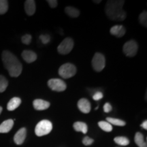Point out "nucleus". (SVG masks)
Wrapping results in <instances>:
<instances>
[{
  "label": "nucleus",
  "instance_id": "26",
  "mask_svg": "<svg viewBox=\"0 0 147 147\" xmlns=\"http://www.w3.org/2000/svg\"><path fill=\"white\" fill-rule=\"evenodd\" d=\"M32 36H31V35L26 34V35H25V36H23V37H22L21 41L23 44H25V45H28L31 43V42H32Z\"/></svg>",
  "mask_w": 147,
  "mask_h": 147
},
{
  "label": "nucleus",
  "instance_id": "8",
  "mask_svg": "<svg viewBox=\"0 0 147 147\" xmlns=\"http://www.w3.org/2000/svg\"><path fill=\"white\" fill-rule=\"evenodd\" d=\"M48 86L54 91L61 92L66 89L67 85L63 80L59 78H52L48 81Z\"/></svg>",
  "mask_w": 147,
  "mask_h": 147
},
{
  "label": "nucleus",
  "instance_id": "11",
  "mask_svg": "<svg viewBox=\"0 0 147 147\" xmlns=\"http://www.w3.org/2000/svg\"><path fill=\"white\" fill-rule=\"evenodd\" d=\"M51 104L47 101L41 100V99H37L33 102L34 109L36 110H45L50 107Z\"/></svg>",
  "mask_w": 147,
  "mask_h": 147
},
{
  "label": "nucleus",
  "instance_id": "4",
  "mask_svg": "<svg viewBox=\"0 0 147 147\" xmlns=\"http://www.w3.org/2000/svg\"><path fill=\"white\" fill-rule=\"evenodd\" d=\"M76 73V67L73 64L67 63L62 65L59 69V74L63 78L67 79L75 76Z\"/></svg>",
  "mask_w": 147,
  "mask_h": 147
},
{
  "label": "nucleus",
  "instance_id": "14",
  "mask_svg": "<svg viewBox=\"0 0 147 147\" xmlns=\"http://www.w3.org/2000/svg\"><path fill=\"white\" fill-rule=\"evenodd\" d=\"M110 34L117 38H121L125 34L126 30L123 25H115L110 28Z\"/></svg>",
  "mask_w": 147,
  "mask_h": 147
},
{
  "label": "nucleus",
  "instance_id": "23",
  "mask_svg": "<svg viewBox=\"0 0 147 147\" xmlns=\"http://www.w3.org/2000/svg\"><path fill=\"white\" fill-rule=\"evenodd\" d=\"M115 142L121 146H127L129 144V140L127 138L124 136H118L115 138Z\"/></svg>",
  "mask_w": 147,
  "mask_h": 147
},
{
  "label": "nucleus",
  "instance_id": "13",
  "mask_svg": "<svg viewBox=\"0 0 147 147\" xmlns=\"http://www.w3.org/2000/svg\"><path fill=\"white\" fill-rule=\"evenodd\" d=\"M24 7H25V12L28 16L34 15L35 12H36V2L34 0H27V1H25Z\"/></svg>",
  "mask_w": 147,
  "mask_h": 147
},
{
  "label": "nucleus",
  "instance_id": "1",
  "mask_svg": "<svg viewBox=\"0 0 147 147\" xmlns=\"http://www.w3.org/2000/svg\"><path fill=\"white\" fill-rule=\"evenodd\" d=\"M3 65L11 77H18L23 70V65L18 58L8 51H3L1 54Z\"/></svg>",
  "mask_w": 147,
  "mask_h": 147
},
{
  "label": "nucleus",
  "instance_id": "2",
  "mask_svg": "<svg viewBox=\"0 0 147 147\" xmlns=\"http://www.w3.org/2000/svg\"><path fill=\"white\" fill-rule=\"evenodd\" d=\"M125 1L122 0H110L106 3L105 12L106 16L112 21H123L126 18V12L123 9Z\"/></svg>",
  "mask_w": 147,
  "mask_h": 147
},
{
  "label": "nucleus",
  "instance_id": "21",
  "mask_svg": "<svg viewBox=\"0 0 147 147\" xmlns=\"http://www.w3.org/2000/svg\"><path fill=\"white\" fill-rule=\"evenodd\" d=\"M98 125L102 130L106 132H110L113 131V127L112 125L108 123L107 121H100L98 123Z\"/></svg>",
  "mask_w": 147,
  "mask_h": 147
},
{
  "label": "nucleus",
  "instance_id": "19",
  "mask_svg": "<svg viewBox=\"0 0 147 147\" xmlns=\"http://www.w3.org/2000/svg\"><path fill=\"white\" fill-rule=\"evenodd\" d=\"M65 12L67 15L72 18H76L80 15V11L76 8L67 6L65 8Z\"/></svg>",
  "mask_w": 147,
  "mask_h": 147
},
{
  "label": "nucleus",
  "instance_id": "33",
  "mask_svg": "<svg viewBox=\"0 0 147 147\" xmlns=\"http://www.w3.org/2000/svg\"><path fill=\"white\" fill-rule=\"evenodd\" d=\"M101 0H99V1H93V2H94L95 3H100L101 2Z\"/></svg>",
  "mask_w": 147,
  "mask_h": 147
},
{
  "label": "nucleus",
  "instance_id": "6",
  "mask_svg": "<svg viewBox=\"0 0 147 147\" xmlns=\"http://www.w3.org/2000/svg\"><path fill=\"white\" fill-rule=\"evenodd\" d=\"M74 42L70 38H66L57 47V51L61 55H67L73 49Z\"/></svg>",
  "mask_w": 147,
  "mask_h": 147
},
{
  "label": "nucleus",
  "instance_id": "9",
  "mask_svg": "<svg viewBox=\"0 0 147 147\" xmlns=\"http://www.w3.org/2000/svg\"><path fill=\"white\" fill-rule=\"evenodd\" d=\"M77 106H78V109L80 110L82 113L88 114L90 113V111H91V103H90V102L87 100V99H80V100H78Z\"/></svg>",
  "mask_w": 147,
  "mask_h": 147
},
{
  "label": "nucleus",
  "instance_id": "10",
  "mask_svg": "<svg viewBox=\"0 0 147 147\" xmlns=\"http://www.w3.org/2000/svg\"><path fill=\"white\" fill-rule=\"evenodd\" d=\"M27 130L25 127L21 128L16 132L14 137V141L17 145H21L23 144L26 138Z\"/></svg>",
  "mask_w": 147,
  "mask_h": 147
},
{
  "label": "nucleus",
  "instance_id": "3",
  "mask_svg": "<svg viewBox=\"0 0 147 147\" xmlns=\"http://www.w3.org/2000/svg\"><path fill=\"white\" fill-rule=\"evenodd\" d=\"M53 129V124L49 120H42L40 121L35 128V133L38 136H43L47 135Z\"/></svg>",
  "mask_w": 147,
  "mask_h": 147
},
{
  "label": "nucleus",
  "instance_id": "18",
  "mask_svg": "<svg viewBox=\"0 0 147 147\" xmlns=\"http://www.w3.org/2000/svg\"><path fill=\"white\" fill-rule=\"evenodd\" d=\"M135 140L136 144H137L138 146L139 147H147L146 142L144 141V136L142 134L140 133V132H137L135 135Z\"/></svg>",
  "mask_w": 147,
  "mask_h": 147
},
{
  "label": "nucleus",
  "instance_id": "15",
  "mask_svg": "<svg viewBox=\"0 0 147 147\" xmlns=\"http://www.w3.org/2000/svg\"><path fill=\"white\" fill-rule=\"evenodd\" d=\"M14 121L12 119H8V120L3 121L2 123L0 125V133H8L12 129Z\"/></svg>",
  "mask_w": 147,
  "mask_h": 147
},
{
  "label": "nucleus",
  "instance_id": "5",
  "mask_svg": "<svg viewBox=\"0 0 147 147\" xmlns=\"http://www.w3.org/2000/svg\"><path fill=\"white\" fill-rule=\"evenodd\" d=\"M106 65V59L104 55L100 53H96L92 59V66L95 71H101Z\"/></svg>",
  "mask_w": 147,
  "mask_h": 147
},
{
  "label": "nucleus",
  "instance_id": "12",
  "mask_svg": "<svg viewBox=\"0 0 147 147\" xmlns=\"http://www.w3.org/2000/svg\"><path fill=\"white\" fill-rule=\"evenodd\" d=\"M21 56L25 61L27 63H31L34 62L37 59V55L34 51L29 50H25L22 53Z\"/></svg>",
  "mask_w": 147,
  "mask_h": 147
},
{
  "label": "nucleus",
  "instance_id": "22",
  "mask_svg": "<svg viewBox=\"0 0 147 147\" xmlns=\"http://www.w3.org/2000/svg\"><path fill=\"white\" fill-rule=\"evenodd\" d=\"M8 86V81L5 76L0 75V93H3L6 90Z\"/></svg>",
  "mask_w": 147,
  "mask_h": 147
},
{
  "label": "nucleus",
  "instance_id": "17",
  "mask_svg": "<svg viewBox=\"0 0 147 147\" xmlns=\"http://www.w3.org/2000/svg\"><path fill=\"white\" fill-rule=\"evenodd\" d=\"M73 127L74 129L76 131H81L83 134H87V132L88 131L87 125L85 123L78 121V122H76L74 123Z\"/></svg>",
  "mask_w": 147,
  "mask_h": 147
},
{
  "label": "nucleus",
  "instance_id": "24",
  "mask_svg": "<svg viewBox=\"0 0 147 147\" xmlns=\"http://www.w3.org/2000/svg\"><path fill=\"white\" fill-rule=\"evenodd\" d=\"M8 10V1L6 0H0V15L6 13Z\"/></svg>",
  "mask_w": 147,
  "mask_h": 147
},
{
  "label": "nucleus",
  "instance_id": "7",
  "mask_svg": "<svg viewBox=\"0 0 147 147\" xmlns=\"http://www.w3.org/2000/svg\"><path fill=\"white\" fill-rule=\"evenodd\" d=\"M138 45L135 40H129L127 42L123 48L124 54L127 57H129L135 56L138 52Z\"/></svg>",
  "mask_w": 147,
  "mask_h": 147
},
{
  "label": "nucleus",
  "instance_id": "20",
  "mask_svg": "<svg viewBox=\"0 0 147 147\" xmlns=\"http://www.w3.org/2000/svg\"><path fill=\"white\" fill-rule=\"evenodd\" d=\"M106 121L108 123H109L110 124L115 125L117 126H125L126 124V123L124 121L121 120V119H119L112 118V117H108V118H106Z\"/></svg>",
  "mask_w": 147,
  "mask_h": 147
},
{
  "label": "nucleus",
  "instance_id": "27",
  "mask_svg": "<svg viewBox=\"0 0 147 147\" xmlns=\"http://www.w3.org/2000/svg\"><path fill=\"white\" fill-rule=\"evenodd\" d=\"M40 39L44 45H47L51 40V37L49 35H41L40 36Z\"/></svg>",
  "mask_w": 147,
  "mask_h": 147
},
{
  "label": "nucleus",
  "instance_id": "16",
  "mask_svg": "<svg viewBox=\"0 0 147 147\" xmlns=\"http://www.w3.org/2000/svg\"><path fill=\"white\" fill-rule=\"evenodd\" d=\"M21 98L17 97H14L9 101L8 104H7V109H8L9 111H13V110L16 109L18 106L21 105Z\"/></svg>",
  "mask_w": 147,
  "mask_h": 147
},
{
  "label": "nucleus",
  "instance_id": "29",
  "mask_svg": "<svg viewBox=\"0 0 147 147\" xmlns=\"http://www.w3.org/2000/svg\"><path fill=\"white\" fill-rule=\"evenodd\" d=\"M103 98V93L101 91H97L93 95V99L95 101H98Z\"/></svg>",
  "mask_w": 147,
  "mask_h": 147
},
{
  "label": "nucleus",
  "instance_id": "34",
  "mask_svg": "<svg viewBox=\"0 0 147 147\" xmlns=\"http://www.w3.org/2000/svg\"><path fill=\"white\" fill-rule=\"evenodd\" d=\"M2 110H3L2 107H1V106H0V114H1V112H2Z\"/></svg>",
  "mask_w": 147,
  "mask_h": 147
},
{
  "label": "nucleus",
  "instance_id": "32",
  "mask_svg": "<svg viewBox=\"0 0 147 147\" xmlns=\"http://www.w3.org/2000/svg\"><path fill=\"white\" fill-rule=\"evenodd\" d=\"M141 127H142L143 129H147V121H144V122L141 124Z\"/></svg>",
  "mask_w": 147,
  "mask_h": 147
},
{
  "label": "nucleus",
  "instance_id": "28",
  "mask_svg": "<svg viewBox=\"0 0 147 147\" xmlns=\"http://www.w3.org/2000/svg\"><path fill=\"white\" fill-rule=\"evenodd\" d=\"M93 142H94L93 139H92L91 138L88 136L84 137L83 140H82V143H83L84 145H86V146H89V145L93 144Z\"/></svg>",
  "mask_w": 147,
  "mask_h": 147
},
{
  "label": "nucleus",
  "instance_id": "31",
  "mask_svg": "<svg viewBox=\"0 0 147 147\" xmlns=\"http://www.w3.org/2000/svg\"><path fill=\"white\" fill-rule=\"evenodd\" d=\"M113 110V107H112V106L110 105V103H106L105 104H104V111L106 113H108L109 112L111 111V110Z\"/></svg>",
  "mask_w": 147,
  "mask_h": 147
},
{
  "label": "nucleus",
  "instance_id": "35",
  "mask_svg": "<svg viewBox=\"0 0 147 147\" xmlns=\"http://www.w3.org/2000/svg\"><path fill=\"white\" fill-rule=\"evenodd\" d=\"M97 109H98V106H97V107L95 108V110H97Z\"/></svg>",
  "mask_w": 147,
  "mask_h": 147
},
{
  "label": "nucleus",
  "instance_id": "30",
  "mask_svg": "<svg viewBox=\"0 0 147 147\" xmlns=\"http://www.w3.org/2000/svg\"><path fill=\"white\" fill-rule=\"evenodd\" d=\"M47 2L51 8H55L58 5V1L57 0H47Z\"/></svg>",
  "mask_w": 147,
  "mask_h": 147
},
{
  "label": "nucleus",
  "instance_id": "25",
  "mask_svg": "<svg viewBox=\"0 0 147 147\" xmlns=\"http://www.w3.org/2000/svg\"><path fill=\"white\" fill-rule=\"evenodd\" d=\"M139 21L142 26L145 27H147V12L146 10L143 11L142 13L140 14Z\"/></svg>",
  "mask_w": 147,
  "mask_h": 147
}]
</instances>
